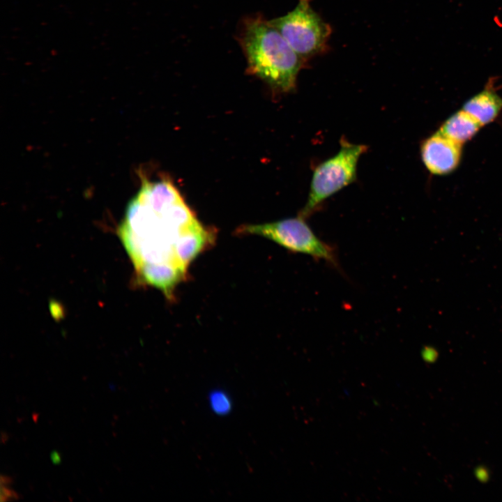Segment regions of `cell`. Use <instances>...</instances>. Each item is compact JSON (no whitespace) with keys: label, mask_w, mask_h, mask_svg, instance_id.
<instances>
[{"label":"cell","mask_w":502,"mask_h":502,"mask_svg":"<svg viewBox=\"0 0 502 502\" xmlns=\"http://www.w3.org/2000/svg\"><path fill=\"white\" fill-rule=\"evenodd\" d=\"M269 21L304 61L323 52L331 32L310 0H298L291 11Z\"/></svg>","instance_id":"obj_5"},{"label":"cell","mask_w":502,"mask_h":502,"mask_svg":"<svg viewBox=\"0 0 502 502\" xmlns=\"http://www.w3.org/2000/svg\"><path fill=\"white\" fill-rule=\"evenodd\" d=\"M482 126L462 109L449 116L438 130L452 141L463 145L471 139Z\"/></svg>","instance_id":"obj_9"},{"label":"cell","mask_w":502,"mask_h":502,"mask_svg":"<svg viewBox=\"0 0 502 502\" xmlns=\"http://www.w3.org/2000/svg\"><path fill=\"white\" fill-rule=\"evenodd\" d=\"M238 40L247 61V71L274 91H294L304 60L277 29L261 16L245 17Z\"/></svg>","instance_id":"obj_2"},{"label":"cell","mask_w":502,"mask_h":502,"mask_svg":"<svg viewBox=\"0 0 502 502\" xmlns=\"http://www.w3.org/2000/svg\"><path fill=\"white\" fill-rule=\"evenodd\" d=\"M305 220L298 215L265 224L243 225L237 233L261 236L291 252L324 260L338 268L335 248L317 237Z\"/></svg>","instance_id":"obj_4"},{"label":"cell","mask_w":502,"mask_h":502,"mask_svg":"<svg viewBox=\"0 0 502 502\" xmlns=\"http://www.w3.org/2000/svg\"><path fill=\"white\" fill-rule=\"evenodd\" d=\"M215 233L201 224L183 233L176 240L174 250L176 256L186 270L195 258L212 245Z\"/></svg>","instance_id":"obj_8"},{"label":"cell","mask_w":502,"mask_h":502,"mask_svg":"<svg viewBox=\"0 0 502 502\" xmlns=\"http://www.w3.org/2000/svg\"><path fill=\"white\" fill-rule=\"evenodd\" d=\"M462 109L482 126L493 122L499 116L502 111V98L494 88L492 78L480 92L464 102Z\"/></svg>","instance_id":"obj_7"},{"label":"cell","mask_w":502,"mask_h":502,"mask_svg":"<svg viewBox=\"0 0 502 502\" xmlns=\"http://www.w3.org/2000/svg\"><path fill=\"white\" fill-rule=\"evenodd\" d=\"M10 485L1 484V501L18 499L19 495L9 487Z\"/></svg>","instance_id":"obj_11"},{"label":"cell","mask_w":502,"mask_h":502,"mask_svg":"<svg viewBox=\"0 0 502 502\" xmlns=\"http://www.w3.org/2000/svg\"><path fill=\"white\" fill-rule=\"evenodd\" d=\"M50 459L52 462L55 464H59L61 462V456L60 453L56 450H53L50 453Z\"/></svg>","instance_id":"obj_12"},{"label":"cell","mask_w":502,"mask_h":502,"mask_svg":"<svg viewBox=\"0 0 502 502\" xmlns=\"http://www.w3.org/2000/svg\"><path fill=\"white\" fill-rule=\"evenodd\" d=\"M367 150L365 145L341 139L339 151L314 169L307 202L299 215L310 217L328 198L353 183L358 160Z\"/></svg>","instance_id":"obj_3"},{"label":"cell","mask_w":502,"mask_h":502,"mask_svg":"<svg viewBox=\"0 0 502 502\" xmlns=\"http://www.w3.org/2000/svg\"><path fill=\"white\" fill-rule=\"evenodd\" d=\"M199 225L169 179L150 181L143 176L140 188L128 204L118 233L135 273L160 264L187 272L176 256L175 243L183 233Z\"/></svg>","instance_id":"obj_1"},{"label":"cell","mask_w":502,"mask_h":502,"mask_svg":"<svg viewBox=\"0 0 502 502\" xmlns=\"http://www.w3.org/2000/svg\"><path fill=\"white\" fill-rule=\"evenodd\" d=\"M462 155V145L439 131L425 139L420 146L422 161L434 175H446L454 172L460 163Z\"/></svg>","instance_id":"obj_6"},{"label":"cell","mask_w":502,"mask_h":502,"mask_svg":"<svg viewBox=\"0 0 502 502\" xmlns=\"http://www.w3.org/2000/svg\"><path fill=\"white\" fill-rule=\"evenodd\" d=\"M208 403L212 411L218 416L227 415L232 408L230 397L222 390H212L208 395Z\"/></svg>","instance_id":"obj_10"}]
</instances>
